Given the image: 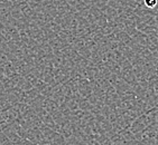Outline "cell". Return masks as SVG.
<instances>
[{
    "instance_id": "cell-1",
    "label": "cell",
    "mask_w": 158,
    "mask_h": 145,
    "mask_svg": "<svg viewBox=\"0 0 158 145\" xmlns=\"http://www.w3.org/2000/svg\"><path fill=\"white\" fill-rule=\"evenodd\" d=\"M157 5V0H145V6L148 8H154Z\"/></svg>"
}]
</instances>
